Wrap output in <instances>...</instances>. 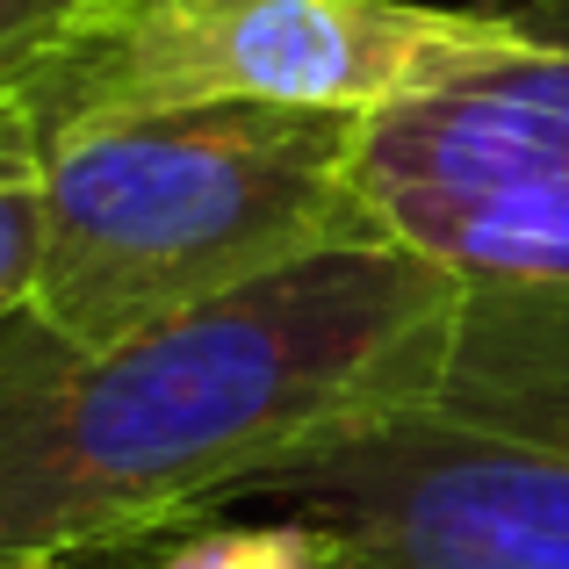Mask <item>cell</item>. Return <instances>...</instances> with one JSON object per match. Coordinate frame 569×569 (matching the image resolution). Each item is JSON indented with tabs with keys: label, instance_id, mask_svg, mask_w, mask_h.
<instances>
[{
	"label": "cell",
	"instance_id": "cell-1",
	"mask_svg": "<svg viewBox=\"0 0 569 569\" xmlns=\"http://www.w3.org/2000/svg\"><path fill=\"white\" fill-rule=\"evenodd\" d=\"M461 274L376 238L87 347L0 318V569H94L246 505L418 376Z\"/></svg>",
	"mask_w": 569,
	"mask_h": 569
},
{
	"label": "cell",
	"instance_id": "cell-2",
	"mask_svg": "<svg viewBox=\"0 0 569 569\" xmlns=\"http://www.w3.org/2000/svg\"><path fill=\"white\" fill-rule=\"evenodd\" d=\"M361 130L368 116L231 101L58 138L37 159L43 252L29 310L109 347L318 252L376 246Z\"/></svg>",
	"mask_w": 569,
	"mask_h": 569
},
{
	"label": "cell",
	"instance_id": "cell-3",
	"mask_svg": "<svg viewBox=\"0 0 569 569\" xmlns=\"http://www.w3.org/2000/svg\"><path fill=\"white\" fill-rule=\"evenodd\" d=\"M246 505L347 569H569V281L461 274L418 376Z\"/></svg>",
	"mask_w": 569,
	"mask_h": 569
},
{
	"label": "cell",
	"instance_id": "cell-4",
	"mask_svg": "<svg viewBox=\"0 0 569 569\" xmlns=\"http://www.w3.org/2000/svg\"><path fill=\"white\" fill-rule=\"evenodd\" d=\"M533 51L505 0H80L0 87V159L37 167L72 130L231 101L389 116Z\"/></svg>",
	"mask_w": 569,
	"mask_h": 569
},
{
	"label": "cell",
	"instance_id": "cell-5",
	"mask_svg": "<svg viewBox=\"0 0 569 569\" xmlns=\"http://www.w3.org/2000/svg\"><path fill=\"white\" fill-rule=\"evenodd\" d=\"M527 66L368 116L361 194L382 238L455 274L569 281V0H505Z\"/></svg>",
	"mask_w": 569,
	"mask_h": 569
},
{
	"label": "cell",
	"instance_id": "cell-6",
	"mask_svg": "<svg viewBox=\"0 0 569 569\" xmlns=\"http://www.w3.org/2000/svg\"><path fill=\"white\" fill-rule=\"evenodd\" d=\"M94 569H347L339 541L310 519H188L138 548H116Z\"/></svg>",
	"mask_w": 569,
	"mask_h": 569
},
{
	"label": "cell",
	"instance_id": "cell-7",
	"mask_svg": "<svg viewBox=\"0 0 569 569\" xmlns=\"http://www.w3.org/2000/svg\"><path fill=\"white\" fill-rule=\"evenodd\" d=\"M37 252H43L37 167L0 159V318L29 310V289H37Z\"/></svg>",
	"mask_w": 569,
	"mask_h": 569
},
{
	"label": "cell",
	"instance_id": "cell-8",
	"mask_svg": "<svg viewBox=\"0 0 569 569\" xmlns=\"http://www.w3.org/2000/svg\"><path fill=\"white\" fill-rule=\"evenodd\" d=\"M80 8V0H0V87L58 37V22Z\"/></svg>",
	"mask_w": 569,
	"mask_h": 569
}]
</instances>
